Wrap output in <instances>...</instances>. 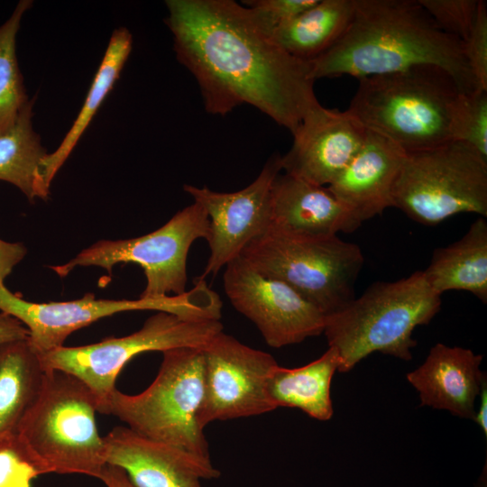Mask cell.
<instances>
[{"label": "cell", "mask_w": 487, "mask_h": 487, "mask_svg": "<svg viewBox=\"0 0 487 487\" xmlns=\"http://www.w3.org/2000/svg\"><path fill=\"white\" fill-rule=\"evenodd\" d=\"M405 157L396 143L367 129L363 146L327 188L362 224L393 207V188Z\"/></svg>", "instance_id": "cell-17"}, {"label": "cell", "mask_w": 487, "mask_h": 487, "mask_svg": "<svg viewBox=\"0 0 487 487\" xmlns=\"http://www.w3.org/2000/svg\"><path fill=\"white\" fill-rule=\"evenodd\" d=\"M208 236V216L201 205L193 202L152 233L131 239L100 240L69 262L50 268L63 278L78 266H97L111 274L116 264L133 263L146 278L140 298L180 295L187 287L189 249L196 240Z\"/></svg>", "instance_id": "cell-11"}, {"label": "cell", "mask_w": 487, "mask_h": 487, "mask_svg": "<svg viewBox=\"0 0 487 487\" xmlns=\"http://www.w3.org/2000/svg\"><path fill=\"white\" fill-rule=\"evenodd\" d=\"M318 0L244 1L257 24L268 34L313 6Z\"/></svg>", "instance_id": "cell-31"}, {"label": "cell", "mask_w": 487, "mask_h": 487, "mask_svg": "<svg viewBox=\"0 0 487 487\" xmlns=\"http://www.w3.org/2000/svg\"><path fill=\"white\" fill-rule=\"evenodd\" d=\"M429 287L438 295L464 290L487 302V221L479 216L457 241L434 250L422 271Z\"/></svg>", "instance_id": "cell-20"}, {"label": "cell", "mask_w": 487, "mask_h": 487, "mask_svg": "<svg viewBox=\"0 0 487 487\" xmlns=\"http://www.w3.org/2000/svg\"><path fill=\"white\" fill-rule=\"evenodd\" d=\"M482 360L470 349L439 343L407 380L418 391L422 406L473 419L475 399L486 377L479 368Z\"/></svg>", "instance_id": "cell-19"}, {"label": "cell", "mask_w": 487, "mask_h": 487, "mask_svg": "<svg viewBox=\"0 0 487 487\" xmlns=\"http://www.w3.org/2000/svg\"><path fill=\"white\" fill-rule=\"evenodd\" d=\"M367 129L347 109L320 106L308 115L293 135L289 151L281 156L285 173L327 187L363 146Z\"/></svg>", "instance_id": "cell-15"}, {"label": "cell", "mask_w": 487, "mask_h": 487, "mask_svg": "<svg viewBox=\"0 0 487 487\" xmlns=\"http://www.w3.org/2000/svg\"><path fill=\"white\" fill-rule=\"evenodd\" d=\"M28 337L27 328L19 320L0 311V344Z\"/></svg>", "instance_id": "cell-33"}, {"label": "cell", "mask_w": 487, "mask_h": 487, "mask_svg": "<svg viewBox=\"0 0 487 487\" xmlns=\"http://www.w3.org/2000/svg\"><path fill=\"white\" fill-rule=\"evenodd\" d=\"M32 5L21 0L0 25V134L11 129L30 102L16 56V36L22 18Z\"/></svg>", "instance_id": "cell-26"}, {"label": "cell", "mask_w": 487, "mask_h": 487, "mask_svg": "<svg viewBox=\"0 0 487 487\" xmlns=\"http://www.w3.org/2000/svg\"><path fill=\"white\" fill-rule=\"evenodd\" d=\"M240 256L258 272L292 288L325 316L355 298L364 262L361 248L338 235L304 236L270 225Z\"/></svg>", "instance_id": "cell-6"}, {"label": "cell", "mask_w": 487, "mask_h": 487, "mask_svg": "<svg viewBox=\"0 0 487 487\" xmlns=\"http://www.w3.org/2000/svg\"><path fill=\"white\" fill-rule=\"evenodd\" d=\"M132 46L133 37L126 28L120 27L113 32L76 119L57 149L51 153H47L40 163V179L46 191L50 192V186L55 175L113 89L130 55Z\"/></svg>", "instance_id": "cell-22"}, {"label": "cell", "mask_w": 487, "mask_h": 487, "mask_svg": "<svg viewBox=\"0 0 487 487\" xmlns=\"http://www.w3.org/2000/svg\"><path fill=\"white\" fill-rule=\"evenodd\" d=\"M441 296L416 271L395 281H376L341 309L325 317L324 334L346 372L379 352L409 361L414 329L427 325L441 308Z\"/></svg>", "instance_id": "cell-4"}, {"label": "cell", "mask_w": 487, "mask_h": 487, "mask_svg": "<svg viewBox=\"0 0 487 487\" xmlns=\"http://www.w3.org/2000/svg\"><path fill=\"white\" fill-rule=\"evenodd\" d=\"M436 25L464 41L474 23L479 0H418Z\"/></svg>", "instance_id": "cell-29"}, {"label": "cell", "mask_w": 487, "mask_h": 487, "mask_svg": "<svg viewBox=\"0 0 487 487\" xmlns=\"http://www.w3.org/2000/svg\"><path fill=\"white\" fill-rule=\"evenodd\" d=\"M281 170V156L273 155L258 177L241 190L217 192L207 187L184 185V190L203 207L209 218L207 241L210 254L201 278L216 275L268 228L271 187Z\"/></svg>", "instance_id": "cell-14"}, {"label": "cell", "mask_w": 487, "mask_h": 487, "mask_svg": "<svg viewBox=\"0 0 487 487\" xmlns=\"http://www.w3.org/2000/svg\"><path fill=\"white\" fill-rule=\"evenodd\" d=\"M393 207L424 225L464 213L487 216V160L452 141L406 153L396 179Z\"/></svg>", "instance_id": "cell-8"}, {"label": "cell", "mask_w": 487, "mask_h": 487, "mask_svg": "<svg viewBox=\"0 0 487 487\" xmlns=\"http://www.w3.org/2000/svg\"><path fill=\"white\" fill-rule=\"evenodd\" d=\"M340 359L335 347L317 360L298 368H285L278 363L271 370L266 383L269 400L279 407L297 408L318 420L333 416L331 381L338 370Z\"/></svg>", "instance_id": "cell-21"}, {"label": "cell", "mask_w": 487, "mask_h": 487, "mask_svg": "<svg viewBox=\"0 0 487 487\" xmlns=\"http://www.w3.org/2000/svg\"><path fill=\"white\" fill-rule=\"evenodd\" d=\"M106 487H134L119 467L106 464L99 478Z\"/></svg>", "instance_id": "cell-34"}, {"label": "cell", "mask_w": 487, "mask_h": 487, "mask_svg": "<svg viewBox=\"0 0 487 487\" xmlns=\"http://www.w3.org/2000/svg\"><path fill=\"white\" fill-rule=\"evenodd\" d=\"M27 249L23 243H10L0 239V283L25 257Z\"/></svg>", "instance_id": "cell-32"}, {"label": "cell", "mask_w": 487, "mask_h": 487, "mask_svg": "<svg viewBox=\"0 0 487 487\" xmlns=\"http://www.w3.org/2000/svg\"><path fill=\"white\" fill-rule=\"evenodd\" d=\"M308 62L314 80L343 75L360 79L427 65L447 71L463 93L479 89L463 41L443 32L418 0H354L342 36Z\"/></svg>", "instance_id": "cell-2"}, {"label": "cell", "mask_w": 487, "mask_h": 487, "mask_svg": "<svg viewBox=\"0 0 487 487\" xmlns=\"http://www.w3.org/2000/svg\"><path fill=\"white\" fill-rule=\"evenodd\" d=\"M205 396L200 414L203 428L216 420L259 416L275 409L266 383L275 359L224 331L203 348Z\"/></svg>", "instance_id": "cell-13"}, {"label": "cell", "mask_w": 487, "mask_h": 487, "mask_svg": "<svg viewBox=\"0 0 487 487\" xmlns=\"http://www.w3.org/2000/svg\"><path fill=\"white\" fill-rule=\"evenodd\" d=\"M44 373L28 338L0 344V434L17 432L39 396Z\"/></svg>", "instance_id": "cell-23"}, {"label": "cell", "mask_w": 487, "mask_h": 487, "mask_svg": "<svg viewBox=\"0 0 487 487\" xmlns=\"http://www.w3.org/2000/svg\"><path fill=\"white\" fill-rule=\"evenodd\" d=\"M96 412L97 400L80 380L48 370L17 432L51 473L99 478L106 458Z\"/></svg>", "instance_id": "cell-7"}, {"label": "cell", "mask_w": 487, "mask_h": 487, "mask_svg": "<svg viewBox=\"0 0 487 487\" xmlns=\"http://www.w3.org/2000/svg\"><path fill=\"white\" fill-rule=\"evenodd\" d=\"M453 141L461 142L487 160V90L462 93L454 115Z\"/></svg>", "instance_id": "cell-28"}, {"label": "cell", "mask_w": 487, "mask_h": 487, "mask_svg": "<svg viewBox=\"0 0 487 487\" xmlns=\"http://www.w3.org/2000/svg\"><path fill=\"white\" fill-rule=\"evenodd\" d=\"M204 396L203 348H175L162 353L159 372L143 391L130 395L115 389L97 412L147 437L210 457L200 424Z\"/></svg>", "instance_id": "cell-5"}, {"label": "cell", "mask_w": 487, "mask_h": 487, "mask_svg": "<svg viewBox=\"0 0 487 487\" xmlns=\"http://www.w3.org/2000/svg\"><path fill=\"white\" fill-rule=\"evenodd\" d=\"M362 224L327 188L279 173L271 193L270 226L311 237L355 231Z\"/></svg>", "instance_id": "cell-18"}, {"label": "cell", "mask_w": 487, "mask_h": 487, "mask_svg": "<svg viewBox=\"0 0 487 487\" xmlns=\"http://www.w3.org/2000/svg\"><path fill=\"white\" fill-rule=\"evenodd\" d=\"M462 93L445 69L416 66L360 78L347 110L366 129L410 153L453 141V118Z\"/></svg>", "instance_id": "cell-3"}, {"label": "cell", "mask_w": 487, "mask_h": 487, "mask_svg": "<svg viewBox=\"0 0 487 487\" xmlns=\"http://www.w3.org/2000/svg\"><path fill=\"white\" fill-rule=\"evenodd\" d=\"M106 464L121 468L134 487H202L218 478L210 457L116 427L104 436Z\"/></svg>", "instance_id": "cell-16"}, {"label": "cell", "mask_w": 487, "mask_h": 487, "mask_svg": "<svg viewBox=\"0 0 487 487\" xmlns=\"http://www.w3.org/2000/svg\"><path fill=\"white\" fill-rule=\"evenodd\" d=\"M32 98L14 125L0 134V180L18 188L32 203L49 197L40 179V163L48 153L32 126Z\"/></svg>", "instance_id": "cell-25"}, {"label": "cell", "mask_w": 487, "mask_h": 487, "mask_svg": "<svg viewBox=\"0 0 487 487\" xmlns=\"http://www.w3.org/2000/svg\"><path fill=\"white\" fill-rule=\"evenodd\" d=\"M219 319H195L157 311L137 331L80 346H61L39 354L44 371L57 370L80 380L95 395L97 407L115 390V381L125 364L147 352L193 347L204 348L219 332Z\"/></svg>", "instance_id": "cell-9"}, {"label": "cell", "mask_w": 487, "mask_h": 487, "mask_svg": "<svg viewBox=\"0 0 487 487\" xmlns=\"http://www.w3.org/2000/svg\"><path fill=\"white\" fill-rule=\"evenodd\" d=\"M480 405L473 420L479 425L484 436H487V381L483 379L480 390Z\"/></svg>", "instance_id": "cell-35"}, {"label": "cell", "mask_w": 487, "mask_h": 487, "mask_svg": "<svg viewBox=\"0 0 487 487\" xmlns=\"http://www.w3.org/2000/svg\"><path fill=\"white\" fill-rule=\"evenodd\" d=\"M50 473L18 432L0 434V487H32L33 480Z\"/></svg>", "instance_id": "cell-27"}, {"label": "cell", "mask_w": 487, "mask_h": 487, "mask_svg": "<svg viewBox=\"0 0 487 487\" xmlns=\"http://www.w3.org/2000/svg\"><path fill=\"white\" fill-rule=\"evenodd\" d=\"M223 283L233 307L271 347L299 344L324 332L326 316L317 307L284 282L258 272L241 256L225 267Z\"/></svg>", "instance_id": "cell-12"}, {"label": "cell", "mask_w": 487, "mask_h": 487, "mask_svg": "<svg viewBox=\"0 0 487 487\" xmlns=\"http://www.w3.org/2000/svg\"><path fill=\"white\" fill-rule=\"evenodd\" d=\"M354 0H318L310 8L279 26L271 37L286 52L309 61L331 48L354 14Z\"/></svg>", "instance_id": "cell-24"}, {"label": "cell", "mask_w": 487, "mask_h": 487, "mask_svg": "<svg viewBox=\"0 0 487 487\" xmlns=\"http://www.w3.org/2000/svg\"><path fill=\"white\" fill-rule=\"evenodd\" d=\"M464 54L479 89L487 90V4L479 0L473 27L463 41Z\"/></svg>", "instance_id": "cell-30"}, {"label": "cell", "mask_w": 487, "mask_h": 487, "mask_svg": "<svg viewBox=\"0 0 487 487\" xmlns=\"http://www.w3.org/2000/svg\"><path fill=\"white\" fill-rule=\"evenodd\" d=\"M178 60L195 77L206 110L250 105L294 134L321 104L308 61L281 49L233 0H167Z\"/></svg>", "instance_id": "cell-1"}, {"label": "cell", "mask_w": 487, "mask_h": 487, "mask_svg": "<svg viewBox=\"0 0 487 487\" xmlns=\"http://www.w3.org/2000/svg\"><path fill=\"white\" fill-rule=\"evenodd\" d=\"M135 310L172 313L195 319L216 318L221 310L219 296L205 280L183 294L138 299H98L87 293L69 301L32 302L0 283V311L19 320L29 332V341L38 354L61 347L73 332L103 317Z\"/></svg>", "instance_id": "cell-10"}]
</instances>
